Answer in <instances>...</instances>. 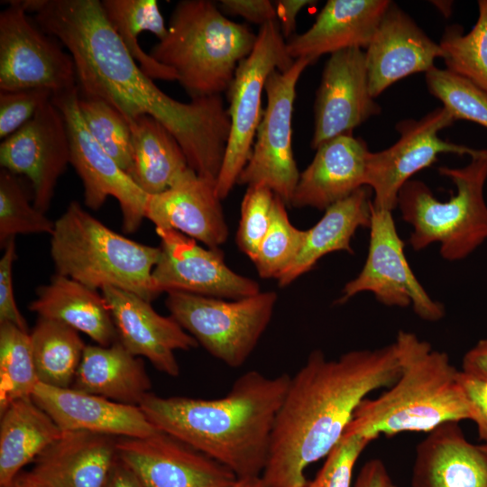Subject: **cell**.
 <instances>
[{
    "instance_id": "cell-8",
    "label": "cell",
    "mask_w": 487,
    "mask_h": 487,
    "mask_svg": "<svg viewBox=\"0 0 487 487\" xmlns=\"http://www.w3.org/2000/svg\"><path fill=\"white\" fill-rule=\"evenodd\" d=\"M274 291L225 300L184 291L167 292L170 316L212 356L231 368L247 361L267 329Z\"/></svg>"
},
{
    "instance_id": "cell-3",
    "label": "cell",
    "mask_w": 487,
    "mask_h": 487,
    "mask_svg": "<svg viewBox=\"0 0 487 487\" xmlns=\"http://www.w3.org/2000/svg\"><path fill=\"white\" fill-rule=\"evenodd\" d=\"M290 379L288 373L269 377L252 370L239 376L220 399L149 392L139 407L157 429L225 465L238 479L260 477Z\"/></svg>"
},
{
    "instance_id": "cell-1",
    "label": "cell",
    "mask_w": 487,
    "mask_h": 487,
    "mask_svg": "<svg viewBox=\"0 0 487 487\" xmlns=\"http://www.w3.org/2000/svg\"><path fill=\"white\" fill-rule=\"evenodd\" d=\"M27 13L72 56L78 95L102 100L128 122L150 115L177 139L189 167L216 182L230 133L221 95L179 102L165 94L131 56L99 0H21Z\"/></svg>"
},
{
    "instance_id": "cell-49",
    "label": "cell",
    "mask_w": 487,
    "mask_h": 487,
    "mask_svg": "<svg viewBox=\"0 0 487 487\" xmlns=\"http://www.w3.org/2000/svg\"><path fill=\"white\" fill-rule=\"evenodd\" d=\"M105 487H143L133 471L117 457Z\"/></svg>"
},
{
    "instance_id": "cell-12",
    "label": "cell",
    "mask_w": 487,
    "mask_h": 487,
    "mask_svg": "<svg viewBox=\"0 0 487 487\" xmlns=\"http://www.w3.org/2000/svg\"><path fill=\"white\" fill-rule=\"evenodd\" d=\"M370 243L360 273L342 290L338 303L358 293L372 292L376 300L389 307L412 306L420 318L435 322L445 316V308L430 298L414 275L404 253L391 211L371 207Z\"/></svg>"
},
{
    "instance_id": "cell-2",
    "label": "cell",
    "mask_w": 487,
    "mask_h": 487,
    "mask_svg": "<svg viewBox=\"0 0 487 487\" xmlns=\"http://www.w3.org/2000/svg\"><path fill=\"white\" fill-rule=\"evenodd\" d=\"M400 373L395 342L352 350L337 359L312 351L291 376L277 414L262 487H304L305 469L341 440L362 400L391 386Z\"/></svg>"
},
{
    "instance_id": "cell-24",
    "label": "cell",
    "mask_w": 487,
    "mask_h": 487,
    "mask_svg": "<svg viewBox=\"0 0 487 487\" xmlns=\"http://www.w3.org/2000/svg\"><path fill=\"white\" fill-rule=\"evenodd\" d=\"M388 0H328L306 32L286 41L289 55L313 63L324 54L366 49L386 10Z\"/></svg>"
},
{
    "instance_id": "cell-50",
    "label": "cell",
    "mask_w": 487,
    "mask_h": 487,
    "mask_svg": "<svg viewBox=\"0 0 487 487\" xmlns=\"http://www.w3.org/2000/svg\"><path fill=\"white\" fill-rule=\"evenodd\" d=\"M0 487H55L32 470L21 471L10 482Z\"/></svg>"
},
{
    "instance_id": "cell-16",
    "label": "cell",
    "mask_w": 487,
    "mask_h": 487,
    "mask_svg": "<svg viewBox=\"0 0 487 487\" xmlns=\"http://www.w3.org/2000/svg\"><path fill=\"white\" fill-rule=\"evenodd\" d=\"M155 230L161 239V255L152 280L160 293L178 290L238 299L261 292L258 282L226 265L219 248H204L175 230Z\"/></svg>"
},
{
    "instance_id": "cell-40",
    "label": "cell",
    "mask_w": 487,
    "mask_h": 487,
    "mask_svg": "<svg viewBox=\"0 0 487 487\" xmlns=\"http://www.w3.org/2000/svg\"><path fill=\"white\" fill-rule=\"evenodd\" d=\"M275 198L276 194L263 185L247 187L244 195L236 244L253 262L270 227Z\"/></svg>"
},
{
    "instance_id": "cell-5",
    "label": "cell",
    "mask_w": 487,
    "mask_h": 487,
    "mask_svg": "<svg viewBox=\"0 0 487 487\" xmlns=\"http://www.w3.org/2000/svg\"><path fill=\"white\" fill-rule=\"evenodd\" d=\"M256 39L251 27L228 19L216 3L182 0L171 13L166 36L150 55L173 69L194 99L226 92Z\"/></svg>"
},
{
    "instance_id": "cell-28",
    "label": "cell",
    "mask_w": 487,
    "mask_h": 487,
    "mask_svg": "<svg viewBox=\"0 0 487 487\" xmlns=\"http://www.w3.org/2000/svg\"><path fill=\"white\" fill-rule=\"evenodd\" d=\"M372 193L369 187H362L325 210L319 221L306 230L303 245L294 262L277 279L280 287H287L309 271L327 253H354L351 241L356 231L371 225Z\"/></svg>"
},
{
    "instance_id": "cell-35",
    "label": "cell",
    "mask_w": 487,
    "mask_h": 487,
    "mask_svg": "<svg viewBox=\"0 0 487 487\" xmlns=\"http://www.w3.org/2000/svg\"><path fill=\"white\" fill-rule=\"evenodd\" d=\"M439 45L446 69L487 93V0L478 1V18L468 32L460 25H450Z\"/></svg>"
},
{
    "instance_id": "cell-14",
    "label": "cell",
    "mask_w": 487,
    "mask_h": 487,
    "mask_svg": "<svg viewBox=\"0 0 487 487\" xmlns=\"http://www.w3.org/2000/svg\"><path fill=\"white\" fill-rule=\"evenodd\" d=\"M443 106L419 120L400 121L396 129L399 140L367 159L366 186L373 193L372 207L391 211L397 207L403 185L418 171L429 167L440 153L473 156L477 149L441 139L438 133L455 123Z\"/></svg>"
},
{
    "instance_id": "cell-41",
    "label": "cell",
    "mask_w": 487,
    "mask_h": 487,
    "mask_svg": "<svg viewBox=\"0 0 487 487\" xmlns=\"http://www.w3.org/2000/svg\"><path fill=\"white\" fill-rule=\"evenodd\" d=\"M370 441L358 435H345L326 457L315 479L304 487H353L355 464Z\"/></svg>"
},
{
    "instance_id": "cell-48",
    "label": "cell",
    "mask_w": 487,
    "mask_h": 487,
    "mask_svg": "<svg viewBox=\"0 0 487 487\" xmlns=\"http://www.w3.org/2000/svg\"><path fill=\"white\" fill-rule=\"evenodd\" d=\"M462 370L487 378V338L478 341L463 358Z\"/></svg>"
},
{
    "instance_id": "cell-30",
    "label": "cell",
    "mask_w": 487,
    "mask_h": 487,
    "mask_svg": "<svg viewBox=\"0 0 487 487\" xmlns=\"http://www.w3.org/2000/svg\"><path fill=\"white\" fill-rule=\"evenodd\" d=\"M128 123L133 149L129 176L146 194L165 191L191 169L175 136L158 120L141 115Z\"/></svg>"
},
{
    "instance_id": "cell-19",
    "label": "cell",
    "mask_w": 487,
    "mask_h": 487,
    "mask_svg": "<svg viewBox=\"0 0 487 487\" xmlns=\"http://www.w3.org/2000/svg\"><path fill=\"white\" fill-rule=\"evenodd\" d=\"M117 332L118 341L133 355L147 358L160 372L179 375L176 350H190L198 344L171 316L157 313L151 302L117 288L101 289Z\"/></svg>"
},
{
    "instance_id": "cell-36",
    "label": "cell",
    "mask_w": 487,
    "mask_h": 487,
    "mask_svg": "<svg viewBox=\"0 0 487 487\" xmlns=\"http://www.w3.org/2000/svg\"><path fill=\"white\" fill-rule=\"evenodd\" d=\"M54 222L31 203L28 192L17 175L0 170L1 248L17 234H50Z\"/></svg>"
},
{
    "instance_id": "cell-4",
    "label": "cell",
    "mask_w": 487,
    "mask_h": 487,
    "mask_svg": "<svg viewBox=\"0 0 487 487\" xmlns=\"http://www.w3.org/2000/svg\"><path fill=\"white\" fill-rule=\"evenodd\" d=\"M394 342L400 376L379 397L362 400L344 436L358 435L372 442L381 435L429 433L443 424L470 419L457 381L459 370L448 354L404 330L398 332Z\"/></svg>"
},
{
    "instance_id": "cell-42",
    "label": "cell",
    "mask_w": 487,
    "mask_h": 487,
    "mask_svg": "<svg viewBox=\"0 0 487 487\" xmlns=\"http://www.w3.org/2000/svg\"><path fill=\"white\" fill-rule=\"evenodd\" d=\"M52 96L46 88L0 91V138L4 140L19 130Z\"/></svg>"
},
{
    "instance_id": "cell-32",
    "label": "cell",
    "mask_w": 487,
    "mask_h": 487,
    "mask_svg": "<svg viewBox=\"0 0 487 487\" xmlns=\"http://www.w3.org/2000/svg\"><path fill=\"white\" fill-rule=\"evenodd\" d=\"M104 14L142 70L152 79L177 80L176 72L154 60L138 42L142 32L163 39L168 32L155 0H102Z\"/></svg>"
},
{
    "instance_id": "cell-54",
    "label": "cell",
    "mask_w": 487,
    "mask_h": 487,
    "mask_svg": "<svg viewBox=\"0 0 487 487\" xmlns=\"http://www.w3.org/2000/svg\"><path fill=\"white\" fill-rule=\"evenodd\" d=\"M391 487H398L397 485H395L394 483L391 485Z\"/></svg>"
},
{
    "instance_id": "cell-53",
    "label": "cell",
    "mask_w": 487,
    "mask_h": 487,
    "mask_svg": "<svg viewBox=\"0 0 487 487\" xmlns=\"http://www.w3.org/2000/svg\"><path fill=\"white\" fill-rule=\"evenodd\" d=\"M481 446L487 452V443H483Z\"/></svg>"
},
{
    "instance_id": "cell-29",
    "label": "cell",
    "mask_w": 487,
    "mask_h": 487,
    "mask_svg": "<svg viewBox=\"0 0 487 487\" xmlns=\"http://www.w3.org/2000/svg\"><path fill=\"white\" fill-rule=\"evenodd\" d=\"M71 388L139 406L152 382L142 360L117 341L109 346H86Z\"/></svg>"
},
{
    "instance_id": "cell-20",
    "label": "cell",
    "mask_w": 487,
    "mask_h": 487,
    "mask_svg": "<svg viewBox=\"0 0 487 487\" xmlns=\"http://www.w3.org/2000/svg\"><path fill=\"white\" fill-rule=\"evenodd\" d=\"M364 52L373 98L403 78L426 73L435 66L436 58L444 56L441 46L392 2Z\"/></svg>"
},
{
    "instance_id": "cell-39",
    "label": "cell",
    "mask_w": 487,
    "mask_h": 487,
    "mask_svg": "<svg viewBox=\"0 0 487 487\" xmlns=\"http://www.w3.org/2000/svg\"><path fill=\"white\" fill-rule=\"evenodd\" d=\"M425 78L429 92L441 101L455 121L467 120L487 128V93L448 69L434 66L426 72Z\"/></svg>"
},
{
    "instance_id": "cell-31",
    "label": "cell",
    "mask_w": 487,
    "mask_h": 487,
    "mask_svg": "<svg viewBox=\"0 0 487 487\" xmlns=\"http://www.w3.org/2000/svg\"><path fill=\"white\" fill-rule=\"evenodd\" d=\"M0 415V486H4L63 432L32 397L13 401Z\"/></svg>"
},
{
    "instance_id": "cell-17",
    "label": "cell",
    "mask_w": 487,
    "mask_h": 487,
    "mask_svg": "<svg viewBox=\"0 0 487 487\" xmlns=\"http://www.w3.org/2000/svg\"><path fill=\"white\" fill-rule=\"evenodd\" d=\"M116 448L143 487H232L238 480L225 465L159 429L144 437H117Z\"/></svg>"
},
{
    "instance_id": "cell-7",
    "label": "cell",
    "mask_w": 487,
    "mask_h": 487,
    "mask_svg": "<svg viewBox=\"0 0 487 487\" xmlns=\"http://www.w3.org/2000/svg\"><path fill=\"white\" fill-rule=\"evenodd\" d=\"M464 168L441 167L456 193L440 201L422 181L410 179L400 190L401 218L413 227L409 243L421 251L438 243L446 261L464 259L487 239V205L483 188L487 179V150H477Z\"/></svg>"
},
{
    "instance_id": "cell-47",
    "label": "cell",
    "mask_w": 487,
    "mask_h": 487,
    "mask_svg": "<svg viewBox=\"0 0 487 487\" xmlns=\"http://www.w3.org/2000/svg\"><path fill=\"white\" fill-rule=\"evenodd\" d=\"M387 468L380 459H371L361 468L353 487H391Z\"/></svg>"
},
{
    "instance_id": "cell-21",
    "label": "cell",
    "mask_w": 487,
    "mask_h": 487,
    "mask_svg": "<svg viewBox=\"0 0 487 487\" xmlns=\"http://www.w3.org/2000/svg\"><path fill=\"white\" fill-rule=\"evenodd\" d=\"M32 398L62 432L144 437L158 430L139 406L119 403L71 387L58 388L38 382Z\"/></svg>"
},
{
    "instance_id": "cell-27",
    "label": "cell",
    "mask_w": 487,
    "mask_h": 487,
    "mask_svg": "<svg viewBox=\"0 0 487 487\" xmlns=\"http://www.w3.org/2000/svg\"><path fill=\"white\" fill-rule=\"evenodd\" d=\"M29 309L39 317L61 322L109 346L118 341L108 305L102 294L69 277L55 273L40 286Z\"/></svg>"
},
{
    "instance_id": "cell-38",
    "label": "cell",
    "mask_w": 487,
    "mask_h": 487,
    "mask_svg": "<svg viewBox=\"0 0 487 487\" xmlns=\"http://www.w3.org/2000/svg\"><path fill=\"white\" fill-rule=\"evenodd\" d=\"M81 116L96 141L128 174L133 166V133L126 118L109 104L78 95Z\"/></svg>"
},
{
    "instance_id": "cell-26",
    "label": "cell",
    "mask_w": 487,
    "mask_h": 487,
    "mask_svg": "<svg viewBox=\"0 0 487 487\" xmlns=\"http://www.w3.org/2000/svg\"><path fill=\"white\" fill-rule=\"evenodd\" d=\"M117 437L69 431L50 445L32 469L55 487H105L118 457Z\"/></svg>"
},
{
    "instance_id": "cell-11",
    "label": "cell",
    "mask_w": 487,
    "mask_h": 487,
    "mask_svg": "<svg viewBox=\"0 0 487 487\" xmlns=\"http://www.w3.org/2000/svg\"><path fill=\"white\" fill-rule=\"evenodd\" d=\"M78 87L72 56L28 15L20 0L0 13V91Z\"/></svg>"
},
{
    "instance_id": "cell-15",
    "label": "cell",
    "mask_w": 487,
    "mask_h": 487,
    "mask_svg": "<svg viewBox=\"0 0 487 487\" xmlns=\"http://www.w3.org/2000/svg\"><path fill=\"white\" fill-rule=\"evenodd\" d=\"M69 163L70 145L66 122L51 100L0 144L1 168L29 179L32 203L43 213L49 209L58 179Z\"/></svg>"
},
{
    "instance_id": "cell-22",
    "label": "cell",
    "mask_w": 487,
    "mask_h": 487,
    "mask_svg": "<svg viewBox=\"0 0 487 487\" xmlns=\"http://www.w3.org/2000/svg\"><path fill=\"white\" fill-rule=\"evenodd\" d=\"M216 185L190 169L170 188L148 196L145 218L155 228L175 230L208 248H218L229 231Z\"/></svg>"
},
{
    "instance_id": "cell-13",
    "label": "cell",
    "mask_w": 487,
    "mask_h": 487,
    "mask_svg": "<svg viewBox=\"0 0 487 487\" xmlns=\"http://www.w3.org/2000/svg\"><path fill=\"white\" fill-rule=\"evenodd\" d=\"M51 101L60 110L66 122L70 164L82 181L85 205L97 210L108 197L115 198L122 211L124 231H136L145 218L149 195L88 131L78 108V87L53 94Z\"/></svg>"
},
{
    "instance_id": "cell-52",
    "label": "cell",
    "mask_w": 487,
    "mask_h": 487,
    "mask_svg": "<svg viewBox=\"0 0 487 487\" xmlns=\"http://www.w3.org/2000/svg\"><path fill=\"white\" fill-rule=\"evenodd\" d=\"M432 4L437 7V9L444 14V16L448 17L451 14V7L453 2L451 1H432Z\"/></svg>"
},
{
    "instance_id": "cell-43",
    "label": "cell",
    "mask_w": 487,
    "mask_h": 487,
    "mask_svg": "<svg viewBox=\"0 0 487 487\" xmlns=\"http://www.w3.org/2000/svg\"><path fill=\"white\" fill-rule=\"evenodd\" d=\"M16 257L14 238L4 246L0 260V323H11L28 332L27 322L15 302L13 285V264Z\"/></svg>"
},
{
    "instance_id": "cell-33",
    "label": "cell",
    "mask_w": 487,
    "mask_h": 487,
    "mask_svg": "<svg viewBox=\"0 0 487 487\" xmlns=\"http://www.w3.org/2000/svg\"><path fill=\"white\" fill-rule=\"evenodd\" d=\"M30 337L39 382L70 388L87 346L78 332L61 322L39 317Z\"/></svg>"
},
{
    "instance_id": "cell-37",
    "label": "cell",
    "mask_w": 487,
    "mask_h": 487,
    "mask_svg": "<svg viewBox=\"0 0 487 487\" xmlns=\"http://www.w3.org/2000/svg\"><path fill=\"white\" fill-rule=\"evenodd\" d=\"M286 207L276 195L270 227L253 262L262 279L277 280L294 262L306 237V230L290 223Z\"/></svg>"
},
{
    "instance_id": "cell-45",
    "label": "cell",
    "mask_w": 487,
    "mask_h": 487,
    "mask_svg": "<svg viewBox=\"0 0 487 487\" xmlns=\"http://www.w3.org/2000/svg\"><path fill=\"white\" fill-rule=\"evenodd\" d=\"M225 15H238L259 24L277 21L273 2L269 0H221L216 4Z\"/></svg>"
},
{
    "instance_id": "cell-51",
    "label": "cell",
    "mask_w": 487,
    "mask_h": 487,
    "mask_svg": "<svg viewBox=\"0 0 487 487\" xmlns=\"http://www.w3.org/2000/svg\"><path fill=\"white\" fill-rule=\"evenodd\" d=\"M232 487H262V482L261 476L240 478Z\"/></svg>"
},
{
    "instance_id": "cell-44",
    "label": "cell",
    "mask_w": 487,
    "mask_h": 487,
    "mask_svg": "<svg viewBox=\"0 0 487 487\" xmlns=\"http://www.w3.org/2000/svg\"><path fill=\"white\" fill-rule=\"evenodd\" d=\"M457 381L470 412V419L476 424L481 440L487 443V378L461 370L458 371Z\"/></svg>"
},
{
    "instance_id": "cell-18",
    "label": "cell",
    "mask_w": 487,
    "mask_h": 487,
    "mask_svg": "<svg viewBox=\"0 0 487 487\" xmlns=\"http://www.w3.org/2000/svg\"><path fill=\"white\" fill-rule=\"evenodd\" d=\"M380 113L369 88L365 52L352 48L330 54L316 93L311 148L352 133Z\"/></svg>"
},
{
    "instance_id": "cell-10",
    "label": "cell",
    "mask_w": 487,
    "mask_h": 487,
    "mask_svg": "<svg viewBox=\"0 0 487 487\" xmlns=\"http://www.w3.org/2000/svg\"><path fill=\"white\" fill-rule=\"evenodd\" d=\"M308 58L294 60L285 71L274 70L268 77L264 93L266 107L258 124L249 160L236 184L270 188L286 206L290 202L300 172L292 148V115L296 87Z\"/></svg>"
},
{
    "instance_id": "cell-6",
    "label": "cell",
    "mask_w": 487,
    "mask_h": 487,
    "mask_svg": "<svg viewBox=\"0 0 487 487\" xmlns=\"http://www.w3.org/2000/svg\"><path fill=\"white\" fill-rule=\"evenodd\" d=\"M51 255L56 273L97 290L113 287L151 302L161 293L152 271L160 247L133 241L107 227L71 201L54 221Z\"/></svg>"
},
{
    "instance_id": "cell-46",
    "label": "cell",
    "mask_w": 487,
    "mask_h": 487,
    "mask_svg": "<svg viewBox=\"0 0 487 487\" xmlns=\"http://www.w3.org/2000/svg\"><path fill=\"white\" fill-rule=\"evenodd\" d=\"M277 21L285 39L294 35L298 14L307 5L316 4L309 0H279L273 2Z\"/></svg>"
},
{
    "instance_id": "cell-23",
    "label": "cell",
    "mask_w": 487,
    "mask_h": 487,
    "mask_svg": "<svg viewBox=\"0 0 487 487\" xmlns=\"http://www.w3.org/2000/svg\"><path fill=\"white\" fill-rule=\"evenodd\" d=\"M369 153L366 142L352 133L320 144L300 172L290 207L326 210L366 186Z\"/></svg>"
},
{
    "instance_id": "cell-25",
    "label": "cell",
    "mask_w": 487,
    "mask_h": 487,
    "mask_svg": "<svg viewBox=\"0 0 487 487\" xmlns=\"http://www.w3.org/2000/svg\"><path fill=\"white\" fill-rule=\"evenodd\" d=\"M411 487H487V452L458 423L443 424L417 446Z\"/></svg>"
},
{
    "instance_id": "cell-9",
    "label": "cell",
    "mask_w": 487,
    "mask_h": 487,
    "mask_svg": "<svg viewBox=\"0 0 487 487\" xmlns=\"http://www.w3.org/2000/svg\"><path fill=\"white\" fill-rule=\"evenodd\" d=\"M294 60L288 53L278 21L262 25L253 51L239 63L225 92L229 102L230 133L216 185L221 200L236 184L251 155L262 115V97L268 77L274 70H287Z\"/></svg>"
},
{
    "instance_id": "cell-34",
    "label": "cell",
    "mask_w": 487,
    "mask_h": 487,
    "mask_svg": "<svg viewBox=\"0 0 487 487\" xmlns=\"http://www.w3.org/2000/svg\"><path fill=\"white\" fill-rule=\"evenodd\" d=\"M38 382L30 334L0 323V413L13 401L32 397Z\"/></svg>"
}]
</instances>
